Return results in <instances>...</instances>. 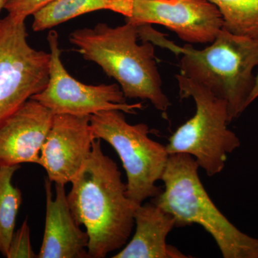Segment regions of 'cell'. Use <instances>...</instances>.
I'll use <instances>...</instances> for the list:
<instances>
[{"label":"cell","instance_id":"ffe728a7","mask_svg":"<svg viewBox=\"0 0 258 258\" xmlns=\"http://www.w3.org/2000/svg\"><path fill=\"white\" fill-rule=\"evenodd\" d=\"M7 0H0V13L2 10L5 9V4H6Z\"/></svg>","mask_w":258,"mask_h":258},{"label":"cell","instance_id":"ac0fdd59","mask_svg":"<svg viewBox=\"0 0 258 258\" xmlns=\"http://www.w3.org/2000/svg\"><path fill=\"white\" fill-rule=\"evenodd\" d=\"M53 1L55 0H7L5 9L12 18L25 20Z\"/></svg>","mask_w":258,"mask_h":258},{"label":"cell","instance_id":"5b68a950","mask_svg":"<svg viewBox=\"0 0 258 258\" xmlns=\"http://www.w3.org/2000/svg\"><path fill=\"white\" fill-rule=\"evenodd\" d=\"M175 78L180 98H192L196 112L171 136L166 151L169 155L189 154L209 176L220 174L227 154L240 146L237 136L227 128L230 121L227 102L184 75Z\"/></svg>","mask_w":258,"mask_h":258},{"label":"cell","instance_id":"8992f818","mask_svg":"<svg viewBox=\"0 0 258 258\" xmlns=\"http://www.w3.org/2000/svg\"><path fill=\"white\" fill-rule=\"evenodd\" d=\"M123 113L98 112L91 115V126L94 138L109 144L119 156L126 173L127 197L139 205L162 191L156 183L162 178L169 154L166 146L149 137L147 124H129Z\"/></svg>","mask_w":258,"mask_h":258},{"label":"cell","instance_id":"9a60e30c","mask_svg":"<svg viewBox=\"0 0 258 258\" xmlns=\"http://www.w3.org/2000/svg\"><path fill=\"white\" fill-rule=\"evenodd\" d=\"M20 168V165L0 166V252L5 257L23 203L21 191L12 182L15 171Z\"/></svg>","mask_w":258,"mask_h":258},{"label":"cell","instance_id":"7a4b0ae2","mask_svg":"<svg viewBox=\"0 0 258 258\" xmlns=\"http://www.w3.org/2000/svg\"><path fill=\"white\" fill-rule=\"evenodd\" d=\"M139 37L138 26L133 24L111 28L98 23L74 30L69 40L85 60L98 64L118 82L125 98L149 101L166 113L171 103L163 91L154 45L149 41L139 45Z\"/></svg>","mask_w":258,"mask_h":258},{"label":"cell","instance_id":"52a82bcc","mask_svg":"<svg viewBox=\"0 0 258 258\" xmlns=\"http://www.w3.org/2000/svg\"><path fill=\"white\" fill-rule=\"evenodd\" d=\"M25 21L0 20V126L48 82L50 53L30 46Z\"/></svg>","mask_w":258,"mask_h":258},{"label":"cell","instance_id":"4fadbf2b","mask_svg":"<svg viewBox=\"0 0 258 258\" xmlns=\"http://www.w3.org/2000/svg\"><path fill=\"white\" fill-rule=\"evenodd\" d=\"M134 221L133 237L113 258L191 257L166 243V237L175 227V219L153 202L136 208Z\"/></svg>","mask_w":258,"mask_h":258},{"label":"cell","instance_id":"7c38bea8","mask_svg":"<svg viewBox=\"0 0 258 258\" xmlns=\"http://www.w3.org/2000/svg\"><path fill=\"white\" fill-rule=\"evenodd\" d=\"M52 181L45 179L46 215L39 258H87L89 237L81 230L70 209L64 184L55 183L52 199Z\"/></svg>","mask_w":258,"mask_h":258},{"label":"cell","instance_id":"8fae6325","mask_svg":"<svg viewBox=\"0 0 258 258\" xmlns=\"http://www.w3.org/2000/svg\"><path fill=\"white\" fill-rule=\"evenodd\" d=\"M53 116L48 108L32 98L11 115L0 126V166L40 164Z\"/></svg>","mask_w":258,"mask_h":258},{"label":"cell","instance_id":"5bb4252c","mask_svg":"<svg viewBox=\"0 0 258 258\" xmlns=\"http://www.w3.org/2000/svg\"><path fill=\"white\" fill-rule=\"evenodd\" d=\"M134 0H55L33 15L32 30L43 31L81 15L97 10H111L129 18Z\"/></svg>","mask_w":258,"mask_h":258},{"label":"cell","instance_id":"d6986e66","mask_svg":"<svg viewBox=\"0 0 258 258\" xmlns=\"http://www.w3.org/2000/svg\"><path fill=\"white\" fill-rule=\"evenodd\" d=\"M258 98V74L257 76H256V81L255 85H254V87L253 90H252V92L251 93L250 96H249V106L254 101H255L256 99Z\"/></svg>","mask_w":258,"mask_h":258},{"label":"cell","instance_id":"6da1fadb","mask_svg":"<svg viewBox=\"0 0 258 258\" xmlns=\"http://www.w3.org/2000/svg\"><path fill=\"white\" fill-rule=\"evenodd\" d=\"M101 141H93L67 195L75 220L86 228L90 258H104L124 247L135 225L134 212L138 206L127 197L121 172L103 153Z\"/></svg>","mask_w":258,"mask_h":258},{"label":"cell","instance_id":"3957f363","mask_svg":"<svg viewBox=\"0 0 258 258\" xmlns=\"http://www.w3.org/2000/svg\"><path fill=\"white\" fill-rule=\"evenodd\" d=\"M152 42L182 54L181 74L225 100L230 122L249 106L256 81L253 71L258 66L257 39L235 35L222 28L212 45L203 50H196L190 44L176 46L161 40L157 32Z\"/></svg>","mask_w":258,"mask_h":258},{"label":"cell","instance_id":"2e32d148","mask_svg":"<svg viewBox=\"0 0 258 258\" xmlns=\"http://www.w3.org/2000/svg\"><path fill=\"white\" fill-rule=\"evenodd\" d=\"M218 8L223 28L258 40V0H208Z\"/></svg>","mask_w":258,"mask_h":258},{"label":"cell","instance_id":"ba28073f","mask_svg":"<svg viewBox=\"0 0 258 258\" xmlns=\"http://www.w3.org/2000/svg\"><path fill=\"white\" fill-rule=\"evenodd\" d=\"M50 46L49 79L41 92L32 97L55 114L84 116L107 110H120L136 114L143 108L142 103H126L123 91L117 84L89 86L73 78L61 61L58 34L50 30L47 35Z\"/></svg>","mask_w":258,"mask_h":258},{"label":"cell","instance_id":"e0dca14e","mask_svg":"<svg viewBox=\"0 0 258 258\" xmlns=\"http://www.w3.org/2000/svg\"><path fill=\"white\" fill-rule=\"evenodd\" d=\"M8 258H34L37 257L32 249L30 242V227L28 218L25 219L20 228L15 232L10 242Z\"/></svg>","mask_w":258,"mask_h":258},{"label":"cell","instance_id":"9c48e42d","mask_svg":"<svg viewBox=\"0 0 258 258\" xmlns=\"http://www.w3.org/2000/svg\"><path fill=\"white\" fill-rule=\"evenodd\" d=\"M125 21L163 25L189 44L212 43L224 24L220 10L208 0H134Z\"/></svg>","mask_w":258,"mask_h":258},{"label":"cell","instance_id":"30bf717a","mask_svg":"<svg viewBox=\"0 0 258 258\" xmlns=\"http://www.w3.org/2000/svg\"><path fill=\"white\" fill-rule=\"evenodd\" d=\"M94 139L91 115H54L39 164L52 182L71 183L88 159Z\"/></svg>","mask_w":258,"mask_h":258},{"label":"cell","instance_id":"277c9868","mask_svg":"<svg viewBox=\"0 0 258 258\" xmlns=\"http://www.w3.org/2000/svg\"><path fill=\"white\" fill-rule=\"evenodd\" d=\"M187 154L169 155L161 181L164 189L152 202L175 219L176 227L201 225L225 258H258V239L241 232L215 206Z\"/></svg>","mask_w":258,"mask_h":258}]
</instances>
